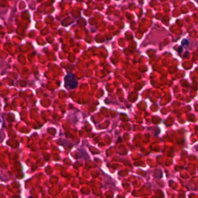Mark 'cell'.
I'll return each mask as SVG.
<instances>
[{
	"label": "cell",
	"mask_w": 198,
	"mask_h": 198,
	"mask_svg": "<svg viewBox=\"0 0 198 198\" xmlns=\"http://www.w3.org/2000/svg\"><path fill=\"white\" fill-rule=\"evenodd\" d=\"M65 87L68 90L76 88L78 86V81L75 76L71 74H68L64 78Z\"/></svg>",
	"instance_id": "obj_1"
}]
</instances>
